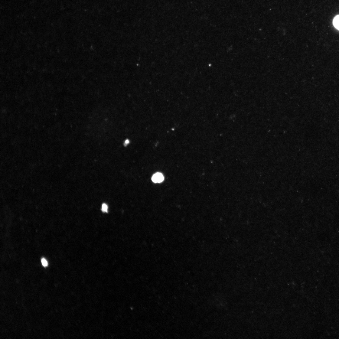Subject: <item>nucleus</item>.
Masks as SVG:
<instances>
[{
  "mask_svg": "<svg viewBox=\"0 0 339 339\" xmlns=\"http://www.w3.org/2000/svg\"><path fill=\"white\" fill-rule=\"evenodd\" d=\"M164 177L161 173H157L153 176L152 180L155 183H160L164 180Z\"/></svg>",
  "mask_w": 339,
  "mask_h": 339,
  "instance_id": "obj_1",
  "label": "nucleus"
},
{
  "mask_svg": "<svg viewBox=\"0 0 339 339\" xmlns=\"http://www.w3.org/2000/svg\"><path fill=\"white\" fill-rule=\"evenodd\" d=\"M333 24L334 27L339 30V15L336 16L334 18L333 21Z\"/></svg>",
  "mask_w": 339,
  "mask_h": 339,
  "instance_id": "obj_2",
  "label": "nucleus"
},
{
  "mask_svg": "<svg viewBox=\"0 0 339 339\" xmlns=\"http://www.w3.org/2000/svg\"><path fill=\"white\" fill-rule=\"evenodd\" d=\"M108 206L105 204H103L102 205V210L104 212L107 213L108 212Z\"/></svg>",
  "mask_w": 339,
  "mask_h": 339,
  "instance_id": "obj_3",
  "label": "nucleus"
},
{
  "mask_svg": "<svg viewBox=\"0 0 339 339\" xmlns=\"http://www.w3.org/2000/svg\"><path fill=\"white\" fill-rule=\"evenodd\" d=\"M41 262H42V265L45 267H47L48 266V263L47 261L45 259L43 258L41 260Z\"/></svg>",
  "mask_w": 339,
  "mask_h": 339,
  "instance_id": "obj_4",
  "label": "nucleus"
}]
</instances>
